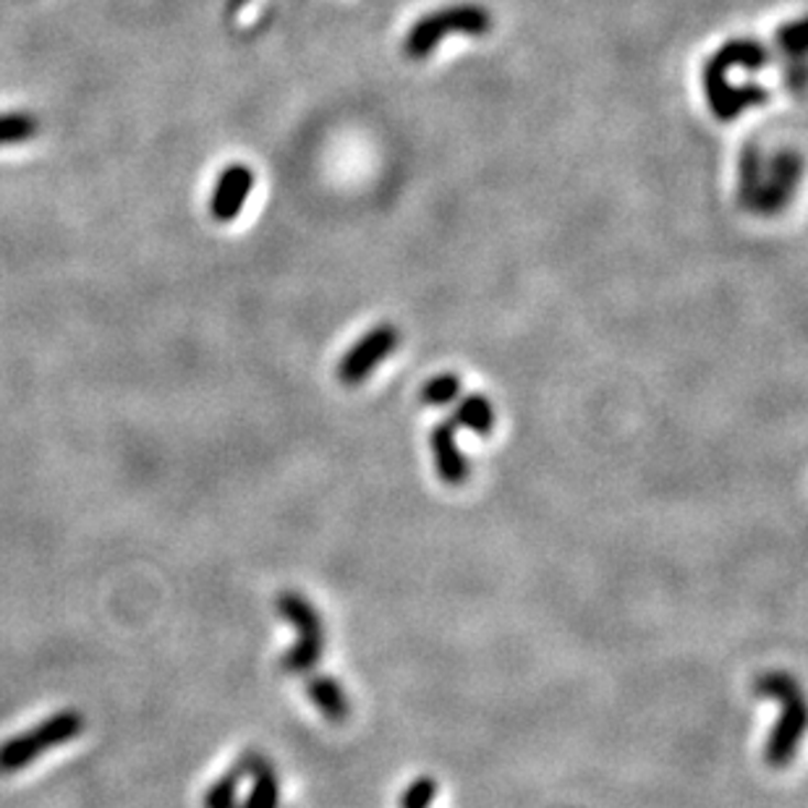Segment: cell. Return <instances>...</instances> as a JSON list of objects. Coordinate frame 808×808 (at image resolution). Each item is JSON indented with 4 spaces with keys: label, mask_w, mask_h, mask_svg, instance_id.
Instances as JSON below:
<instances>
[{
    "label": "cell",
    "mask_w": 808,
    "mask_h": 808,
    "mask_svg": "<svg viewBox=\"0 0 808 808\" xmlns=\"http://www.w3.org/2000/svg\"><path fill=\"white\" fill-rule=\"evenodd\" d=\"M458 398H461V380L450 372L437 374V378L424 382V387H422L424 406H435V408L450 406V403H456Z\"/></svg>",
    "instance_id": "obj_15"
},
{
    "label": "cell",
    "mask_w": 808,
    "mask_h": 808,
    "mask_svg": "<svg viewBox=\"0 0 808 808\" xmlns=\"http://www.w3.org/2000/svg\"><path fill=\"white\" fill-rule=\"evenodd\" d=\"M40 134L37 116L24 113V110H9L0 113V148H17V144L30 142Z\"/></svg>",
    "instance_id": "obj_14"
},
{
    "label": "cell",
    "mask_w": 808,
    "mask_h": 808,
    "mask_svg": "<svg viewBox=\"0 0 808 808\" xmlns=\"http://www.w3.org/2000/svg\"><path fill=\"white\" fill-rule=\"evenodd\" d=\"M800 178V155L796 152H779L769 160V168L762 171V181L743 205L758 215H775L783 210L790 199L793 189H796Z\"/></svg>",
    "instance_id": "obj_7"
},
{
    "label": "cell",
    "mask_w": 808,
    "mask_h": 808,
    "mask_svg": "<svg viewBox=\"0 0 808 808\" xmlns=\"http://www.w3.org/2000/svg\"><path fill=\"white\" fill-rule=\"evenodd\" d=\"M437 798V783L432 777H416L401 796V808H429Z\"/></svg>",
    "instance_id": "obj_16"
},
{
    "label": "cell",
    "mask_w": 808,
    "mask_h": 808,
    "mask_svg": "<svg viewBox=\"0 0 808 808\" xmlns=\"http://www.w3.org/2000/svg\"><path fill=\"white\" fill-rule=\"evenodd\" d=\"M254 171L243 163H233L220 171L210 197V215L215 222H233L239 218L254 189Z\"/></svg>",
    "instance_id": "obj_8"
},
{
    "label": "cell",
    "mask_w": 808,
    "mask_h": 808,
    "mask_svg": "<svg viewBox=\"0 0 808 808\" xmlns=\"http://www.w3.org/2000/svg\"><path fill=\"white\" fill-rule=\"evenodd\" d=\"M458 406L456 411H452V424L456 427H463L473 432V435H482L487 437L490 432L494 429V408L490 398H484V395L479 393H471V395H463V398L456 401Z\"/></svg>",
    "instance_id": "obj_12"
},
{
    "label": "cell",
    "mask_w": 808,
    "mask_h": 808,
    "mask_svg": "<svg viewBox=\"0 0 808 808\" xmlns=\"http://www.w3.org/2000/svg\"><path fill=\"white\" fill-rule=\"evenodd\" d=\"M398 327L395 325H378L361 336L357 343L346 351V357L338 364V380L343 385H361L372 372L385 361L390 353L398 348Z\"/></svg>",
    "instance_id": "obj_6"
},
{
    "label": "cell",
    "mask_w": 808,
    "mask_h": 808,
    "mask_svg": "<svg viewBox=\"0 0 808 808\" xmlns=\"http://www.w3.org/2000/svg\"><path fill=\"white\" fill-rule=\"evenodd\" d=\"M756 694L769 696V699H779L783 703V712L779 720L772 730V735L766 738L764 745V758L769 766H785L793 762L796 756L800 738L806 733V701L800 694L796 678L785 673H766L756 680Z\"/></svg>",
    "instance_id": "obj_3"
},
{
    "label": "cell",
    "mask_w": 808,
    "mask_h": 808,
    "mask_svg": "<svg viewBox=\"0 0 808 808\" xmlns=\"http://www.w3.org/2000/svg\"><path fill=\"white\" fill-rule=\"evenodd\" d=\"M277 612H281L285 623L294 625V631L298 633L296 644L281 657L283 670L291 675L315 670L319 657H323L325 652L323 618H319L315 604H312L304 594H298V591H283V594L277 597Z\"/></svg>",
    "instance_id": "obj_5"
},
{
    "label": "cell",
    "mask_w": 808,
    "mask_h": 808,
    "mask_svg": "<svg viewBox=\"0 0 808 808\" xmlns=\"http://www.w3.org/2000/svg\"><path fill=\"white\" fill-rule=\"evenodd\" d=\"M492 30V17L484 6L477 3H456L445 6L440 11L424 13L411 26L403 40V53L411 61H424L440 47L448 34H469V37H484Z\"/></svg>",
    "instance_id": "obj_4"
},
{
    "label": "cell",
    "mask_w": 808,
    "mask_h": 808,
    "mask_svg": "<svg viewBox=\"0 0 808 808\" xmlns=\"http://www.w3.org/2000/svg\"><path fill=\"white\" fill-rule=\"evenodd\" d=\"M777 45L790 55L793 61H804L806 53V37H804V22H793L779 30Z\"/></svg>",
    "instance_id": "obj_17"
},
{
    "label": "cell",
    "mask_w": 808,
    "mask_h": 808,
    "mask_svg": "<svg viewBox=\"0 0 808 808\" xmlns=\"http://www.w3.org/2000/svg\"><path fill=\"white\" fill-rule=\"evenodd\" d=\"M456 432L458 427L448 419V422L437 424L429 435V448H432V456H435L437 473H440L443 482L450 487L463 484L466 479H469V471H471L463 450L458 448Z\"/></svg>",
    "instance_id": "obj_9"
},
{
    "label": "cell",
    "mask_w": 808,
    "mask_h": 808,
    "mask_svg": "<svg viewBox=\"0 0 808 808\" xmlns=\"http://www.w3.org/2000/svg\"><path fill=\"white\" fill-rule=\"evenodd\" d=\"M306 694L315 701L317 712L330 722H343L351 712V701L343 691V686L332 675H312L306 680Z\"/></svg>",
    "instance_id": "obj_11"
},
{
    "label": "cell",
    "mask_w": 808,
    "mask_h": 808,
    "mask_svg": "<svg viewBox=\"0 0 808 808\" xmlns=\"http://www.w3.org/2000/svg\"><path fill=\"white\" fill-rule=\"evenodd\" d=\"M85 733V714L76 709H64L45 717L43 722L32 724L24 733L6 738L0 743V775H17L37 758H43L47 751L61 749Z\"/></svg>",
    "instance_id": "obj_2"
},
{
    "label": "cell",
    "mask_w": 808,
    "mask_h": 808,
    "mask_svg": "<svg viewBox=\"0 0 808 808\" xmlns=\"http://www.w3.org/2000/svg\"><path fill=\"white\" fill-rule=\"evenodd\" d=\"M247 777V766L239 758L226 775H220L205 793V808H239L241 804V783Z\"/></svg>",
    "instance_id": "obj_13"
},
{
    "label": "cell",
    "mask_w": 808,
    "mask_h": 808,
    "mask_svg": "<svg viewBox=\"0 0 808 808\" xmlns=\"http://www.w3.org/2000/svg\"><path fill=\"white\" fill-rule=\"evenodd\" d=\"M247 775L252 777V790L241 800L239 808H277L281 806V779H277L273 764L260 754H243Z\"/></svg>",
    "instance_id": "obj_10"
},
{
    "label": "cell",
    "mask_w": 808,
    "mask_h": 808,
    "mask_svg": "<svg viewBox=\"0 0 808 808\" xmlns=\"http://www.w3.org/2000/svg\"><path fill=\"white\" fill-rule=\"evenodd\" d=\"M769 51L758 40H730L717 51L703 66V89H707V102L717 121L733 123L738 116L749 108L764 106L769 100V89L758 85H730V72L743 68V72H758L769 66Z\"/></svg>",
    "instance_id": "obj_1"
}]
</instances>
